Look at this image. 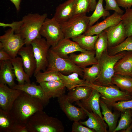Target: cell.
<instances>
[{
    "mask_svg": "<svg viewBox=\"0 0 132 132\" xmlns=\"http://www.w3.org/2000/svg\"><path fill=\"white\" fill-rule=\"evenodd\" d=\"M97 3L96 0H90V11H94Z\"/></svg>",
    "mask_w": 132,
    "mask_h": 132,
    "instance_id": "7dc6e473",
    "label": "cell"
},
{
    "mask_svg": "<svg viewBox=\"0 0 132 132\" xmlns=\"http://www.w3.org/2000/svg\"><path fill=\"white\" fill-rule=\"evenodd\" d=\"M124 26L127 37L132 35V8L125 9V13L121 17Z\"/></svg>",
    "mask_w": 132,
    "mask_h": 132,
    "instance_id": "74e56055",
    "label": "cell"
},
{
    "mask_svg": "<svg viewBox=\"0 0 132 132\" xmlns=\"http://www.w3.org/2000/svg\"><path fill=\"white\" fill-rule=\"evenodd\" d=\"M0 132H28L25 125L18 123L9 113L0 109Z\"/></svg>",
    "mask_w": 132,
    "mask_h": 132,
    "instance_id": "5bb4252c",
    "label": "cell"
},
{
    "mask_svg": "<svg viewBox=\"0 0 132 132\" xmlns=\"http://www.w3.org/2000/svg\"><path fill=\"white\" fill-rule=\"evenodd\" d=\"M11 61L18 84L23 85L25 82L31 83L30 77L24 71L21 58L16 57Z\"/></svg>",
    "mask_w": 132,
    "mask_h": 132,
    "instance_id": "4316f807",
    "label": "cell"
},
{
    "mask_svg": "<svg viewBox=\"0 0 132 132\" xmlns=\"http://www.w3.org/2000/svg\"><path fill=\"white\" fill-rule=\"evenodd\" d=\"M40 34L51 47L55 46L65 38L60 23L53 17L46 18L41 27Z\"/></svg>",
    "mask_w": 132,
    "mask_h": 132,
    "instance_id": "30bf717a",
    "label": "cell"
},
{
    "mask_svg": "<svg viewBox=\"0 0 132 132\" xmlns=\"http://www.w3.org/2000/svg\"><path fill=\"white\" fill-rule=\"evenodd\" d=\"M122 15L115 12L102 22L88 27L83 34L88 36L99 34L108 28L119 23L121 21Z\"/></svg>",
    "mask_w": 132,
    "mask_h": 132,
    "instance_id": "2e32d148",
    "label": "cell"
},
{
    "mask_svg": "<svg viewBox=\"0 0 132 132\" xmlns=\"http://www.w3.org/2000/svg\"><path fill=\"white\" fill-rule=\"evenodd\" d=\"M47 15L46 13L42 14L29 13L22 17V24L16 33L21 35L25 45L30 44L33 41L41 36L40 30Z\"/></svg>",
    "mask_w": 132,
    "mask_h": 132,
    "instance_id": "3957f363",
    "label": "cell"
},
{
    "mask_svg": "<svg viewBox=\"0 0 132 132\" xmlns=\"http://www.w3.org/2000/svg\"><path fill=\"white\" fill-rule=\"evenodd\" d=\"M114 69V74L132 77V51H127L116 63Z\"/></svg>",
    "mask_w": 132,
    "mask_h": 132,
    "instance_id": "d4e9b609",
    "label": "cell"
},
{
    "mask_svg": "<svg viewBox=\"0 0 132 132\" xmlns=\"http://www.w3.org/2000/svg\"><path fill=\"white\" fill-rule=\"evenodd\" d=\"M131 115L132 121V109H131Z\"/></svg>",
    "mask_w": 132,
    "mask_h": 132,
    "instance_id": "681fc988",
    "label": "cell"
},
{
    "mask_svg": "<svg viewBox=\"0 0 132 132\" xmlns=\"http://www.w3.org/2000/svg\"><path fill=\"white\" fill-rule=\"evenodd\" d=\"M106 4L105 9L107 10H113L119 14L122 15L124 11L118 6L116 0H104Z\"/></svg>",
    "mask_w": 132,
    "mask_h": 132,
    "instance_id": "60d3db41",
    "label": "cell"
},
{
    "mask_svg": "<svg viewBox=\"0 0 132 132\" xmlns=\"http://www.w3.org/2000/svg\"><path fill=\"white\" fill-rule=\"evenodd\" d=\"M44 106L38 99L22 92L14 102L9 112L17 122L25 125L29 118Z\"/></svg>",
    "mask_w": 132,
    "mask_h": 132,
    "instance_id": "6da1fadb",
    "label": "cell"
},
{
    "mask_svg": "<svg viewBox=\"0 0 132 132\" xmlns=\"http://www.w3.org/2000/svg\"><path fill=\"white\" fill-rule=\"evenodd\" d=\"M50 70L57 71L66 75L74 72L83 77V74L82 69L77 66L69 58L60 56L50 48L46 70Z\"/></svg>",
    "mask_w": 132,
    "mask_h": 132,
    "instance_id": "52a82bcc",
    "label": "cell"
},
{
    "mask_svg": "<svg viewBox=\"0 0 132 132\" xmlns=\"http://www.w3.org/2000/svg\"><path fill=\"white\" fill-rule=\"evenodd\" d=\"M39 85L50 99L58 98L65 94L66 87L61 80L43 82Z\"/></svg>",
    "mask_w": 132,
    "mask_h": 132,
    "instance_id": "603a6c76",
    "label": "cell"
},
{
    "mask_svg": "<svg viewBox=\"0 0 132 132\" xmlns=\"http://www.w3.org/2000/svg\"><path fill=\"white\" fill-rule=\"evenodd\" d=\"M0 83L8 85L12 88L16 84L15 77L11 61L0 60Z\"/></svg>",
    "mask_w": 132,
    "mask_h": 132,
    "instance_id": "cb8c5ba5",
    "label": "cell"
},
{
    "mask_svg": "<svg viewBox=\"0 0 132 132\" xmlns=\"http://www.w3.org/2000/svg\"><path fill=\"white\" fill-rule=\"evenodd\" d=\"M89 16L86 13H80L75 14L66 21L60 23L64 38H72L83 34L89 27Z\"/></svg>",
    "mask_w": 132,
    "mask_h": 132,
    "instance_id": "5b68a950",
    "label": "cell"
},
{
    "mask_svg": "<svg viewBox=\"0 0 132 132\" xmlns=\"http://www.w3.org/2000/svg\"><path fill=\"white\" fill-rule=\"evenodd\" d=\"M59 74L65 86L70 90L85 82L84 79H80L79 77V75L76 73H73L66 75L59 72Z\"/></svg>",
    "mask_w": 132,
    "mask_h": 132,
    "instance_id": "4dcf8cb0",
    "label": "cell"
},
{
    "mask_svg": "<svg viewBox=\"0 0 132 132\" xmlns=\"http://www.w3.org/2000/svg\"><path fill=\"white\" fill-rule=\"evenodd\" d=\"M18 54L21 56L25 72L30 78L34 75L36 66L32 45L30 44L23 46L18 51Z\"/></svg>",
    "mask_w": 132,
    "mask_h": 132,
    "instance_id": "9a60e30c",
    "label": "cell"
},
{
    "mask_svg": "<svg viewBox=\"0 0 132 132\" xmlns=\"http://www.w3.org/2000/svg\"><path fill=\"white\" fill-rule=\"evenodd\" d=\"M119 6L125 8V9L131 8L132 6V0H116Z\"/></svg>",
    "mask_w": 132,
    "mask_h": 132,
    "instance_id": "ee69618b",
    "label": "cell"
},
{
    "mask_svg": "<svg viewBox=\"0 0 132 132\" xmlns=\"http://www.w3.org/2000/svg\"><path fill=\"white\" fill-rule=\"evenodd\" d=\"M109 54L113 55L124 51H132V35L127 37L122 42L118 45L111 47H108Z\"/></svg>",
    "mask_w": 132,
    "mask_h": 132,
    "instance_id": "d590c367",
    "label": "cell"
},
{
    "mask_svg": "<svg viewBox=\"0 0 132 132\" xmlns=\"http://www.w3.org/2000/svg\"><path fill=\"white\" fill-rule=\"evenodd\" d=\"M12 88L21 90L32 97L38 99L42 102L44 106L49 102L50 99L47 97L39 85H38L26 83L22 85L16 84Z\"/></svg>",
    "mask_w": 132,
    "mask_h": 132,
    "instance_id": "ac0fdd59",
    "label": "cell"
},
{
    "mask_svg": "<svg viewBox=\"0 0 132 132\" xmlns=\"http://www.w3.org/2000/svg\"><path fill=\"white\" fill-rule=\"evenodd\" d=\"M82 69L83 79L85 83H93L100 74V67L99 63L93 64L90 67H85Z\"/></svg>",
    "mask_w": 132,
    "mask_h": 132,
    "instance_id": "d6a6232c",
    "label": "cell"
},
{
    "mask_svg": "<svg viewBox=\"0 0 132 132\" xmlns=\"http://www.w3.org/2000/svg\"><path fill=\"white\" fill-rule=\"evenodd\" d=\"M74 90H70L66 95L69 101L72 103L85 99L90 95L92 89L88 86H77Z\"/></svg>",
    "mask_w": 132,
    "mask_h": 132,
    "instance_id": "83f0119b",
    "label": "cell"
},
{
    "mask_svg": "<svg viewBox=\"0 0 132 132\" xmlns=\"http://www.w3.org/2000/svg\"><path fill=\"white\" fill-rule=\"evenodd\" d=\"M126 51L113 55H109L107 49L103 53L98 61L100 73L98 78L93 83L100 86H109L114 85L112 78L115 74L114 66L116 62L125 55Z\"/></svg>",
    "mask_w": 132,
    "mask_h": 132,
    "instance_id": "277c9868",
    "label": "cell"
},
{
    "mask_svg": "<svg viewBox=\"0 0 132 132\" xmlns=\"http://www.w3.org/2000/svg\"><path fill=\"white\" fill-rule=\"evenodd\" d=\"M100 103L102 110V114L104 116L103 119L108 126V131L113 132L117 125L118 120L120 114V112L117 111L112 113L107 105L101 99Z\"/></svg>",
    "mask_w": 132,
    "mask_h": 132,
    "instance_id": "484cf974",
    "label": "cell"
},
{
    "mask_svg": "<svg viewBox=\"0 0 132 132\" xmlns=\"http://www.w3.org/2000/svg\"><path fill=\"white\" fill-rule=\"evenodd\" d=\"M95 57L99 61L103 52L107 49L108 41L106 32L104 31L99 34L95 43Z\"/></svg>",
    "mask_w": 132,
    "mask_h": 132,
    "instance_id": "1f68e13d",
    "label": "cell"
},
{
    "mask_svg": "<svg viewBox=\"0 0 132 132\" xmlns=\"http://www.w3.org/2000/svg\"><path fill=\"white\" fill-rule=\"evenodd\" d=\"M103 0H98L93 13L89 16V27L93 25L101 17L105 18L110 15L108 11L103 7Z\"/></svg>",
    "mask_w": 132,
    "mask_h": 132,
    "instance_id": "e575fe53",
    "label": "cell"
},
{
    "mask_svg": "<svg viewBox=\"0 0 132 132\" xmlns=\"http://www.w3.org/2000/svg\"><path fill=\"white\" fill-rule=\"evenodd\" d=\"M95 51L86 50L79 54H70L69 58L75 65L82 69L89 65L99 63L95 57Z\"/></svg>",
    "mask_w": 132,
    "mask_h": 132,
    "instance_id": "ffe728a7",
    "label": "cell"
},
{
    "mask_svg": "<svg viewBox=\"0 0 132 132\" xmlns=\"http://www.w3.org/2000/svg\"><path fill=\"white\" fill-rule=\"evenodd\" d=\"M13 4L17 11H19L21 0H10Z\"/></svg>",
    "mask_w": 132,
    "mask_h": 132,
    "instance_id": "bcb514c9",
    "label": "cell"
},
{
    "mask_svg": "<svg viewBox=\"0 0 132 132\" xmlns=\"http://www.w3.org/2000/svg\"><path fill=\"white\" fill-rule=\"evenodd\" d=\"M104 31L107 35L108 47L118 45L127 37L124 26L121 21L117 25L110 27Z\"/></svg>",
    "mask_w": 132,
    "mask_h": 132,
    "instance_id": "e0dca14e",
    "label": "cell"
},
{
    "mask_svg": "<svg viewBox=\"0 0 132 132\" xmlns=\"http://www.w3.org/2000/svg\"><path fill=\"white\" fill-rule=\"evenodd\" d=\"M75 0H67L56 9L53 18L59 23L65 22L74 15Z\"/></svg>",
    "mask_w": 132,
    "mask_h": 132,
    "instance_id": "44dd1931",
    "label": "cell"
},
{
    "mask_svg": "<svg viewBox=\"0 0 132 132\" xmlns=\"http://www.w3.org/2000/svg\"><path fill=\"white\" fill-rule=\"evenodd\" d=\"M120 118L118 123L113 132L123 131L126 129L132 123L131 109H128L121 112Z\"/></svg>",
    "mask_w": 132,
    "mask_h": 132,
    "instance_id": "8d00e7d4",
    "label": "cell"
},
{
    "mask_svg": "<svg viewBox=\"0 0 132 132\" xmlns=\"http://www.w3.org/2000/svg\"><path fill=\"white\" fill-rule=\"evenodd\" d=\"M50 48L60 56L69 58V54L76 52H84L86 50L81 48L76 42L64 38L55 46Z\"/></svg>",
    "mask_w": 132,
    "mask_h": 132,
    "instance_id": "4fadbf2b",
    "label": "cell"
},
{
    "mask_svg": "<svg viewBox=\"0 0 132 132\" xmlns=\"http://www.w3.org/2000/svg\"><path fill=\"white\" fill-rule=\"evenodd\" d=\"M12 58L10 55L2 49H0V60H11Z\"/></svg>",
    "mask_w": 132,
    "mask_h": 132,
    "instance_id": "f6af8a7d",
    "label": "cell"
},
{
    "mask_svg": "<svg viewBox=\"0 0 132 132\" xmlns=\"http://www.w3.org/2000/svg\"><path fill=\"white\" fill-rule=\"evenodd\" d=\"M99 34L94 36H88L83 34L72 38L81 48L86 50L94 51L95 43Z\"/></svg>",
    "mask_w": 132,
    "mask_h": 132,
    "instance_id": "f1b7e54d",
    "label": "cell"
},
{
    "mask_svg": "<svg viewBox=\"0 0 132 132\" xmlns=\"http://www.w3.org/2000/svg\"><path fill=\"white\" fill-rule=\"evenodd\" d=\"M25 125L28 132H63L65 130L61 121L49 116L43 110L30 117Z\"/></svg>",
    "mask_w": 132,
    "mask_h": 132,
    "instance_id": "7a4b0ae2",
    "label": "cell"
},
{
    "mask_svg": "<svg viewBox=\"0 0 132 132\" xmlns=\"http://www.w3.org/2000/svg\"><path fill=\"white\" fill-rule=\"evenodd\" d=\"M36 82L41 83L51 81L61 80L59 72L54 70H46L43 72H40L34 76Z\"/></svg>",
    "mask_w": 132,
    "mask_h": 132,
    "instance_id": "836d02e7",
    "label": "cell"
},
{
    "mask_svg": "<svg viewBox=\"0 0 132 132\" xmlns=\"http://www.w3.org/2000/svg\"><path fill=\"white\" fill-rule=\"evenodd\" d=\"M79 86H88L97 91L101 95V99L108 107L118 101L130 99L132 95L121 90L116 86H100L93 83H85Z\"/></svg>",
    "mask_w": 132,
    "mask_h": 132,
    "instance_id": "8992f818",
    "label": "cell"
},
{
    "mask_svg": "<svg viewBox=\"0 0 132 132\" xmlns=\"http://www.w3.org/2000/svg\"><path fill=\"white\" fill-rule=\"evenodd\" d=\"M79 107L83 109L88 117L87 120L80 121L81 124L96 132H107V125L103 119L92 111H89L82 107Z\"/></svg>",
    "mask_w": 132,
    "mask_h": 132,
    "instance_id": "7402d4cb",
    "label": "cell"
},
{
    "mask_svg": "<svg viewBox=\"0 0 132 132\" xmlns=\"http://www.w3.org/2000/svg\"><path fill=\"white\" fill-rule=\"evenodd\" d=\"M57 100L60 109L70 121H79L86 118L87 115L83 109L72 105L68 100L66 95L58 98Z\"/></svg>",
    "mask_w": 132,
    "mask_h": 132,
    "instance_id": "8fae6325",
    "label": "cell"
},
{
    "mask_svg": "<svg viewBox=\"0 0 132 132\" xmlns=\"http://www.w3.org/2000/svg\"><path fill=\"white\" fill-rule=\"evenodd\" d=\"M24 45V40L21 35L15 33L11 28L0 36V49L4 50L12 59L16 57L18 51Z\"/></svg>",
    "mask_w": 132,
    "mask_h": 132,
    "instance_id": "9c48e42d",
    "label": "cell"
},
{
    "mask_svg": "<svg viewBox=\"0 0 132 132\" xmlns=\"http://www.w3.org/2000/svg\"><path fill=\"white\" fill-rule=\"evenodd\" d=\"M112 81L121 90L127 92L132 95V77L114 74Z\"/></svg>",
    "mask_w": 132,
    "mask_h": 132,
    "instance_id": "f546056e",
    "label": "cell"
},
{
    "mask_svg": "<svg viewBox=\"0 0 132 132\" xmlns=\"http://www.w3.org/2000/svg\"><path fill=\"white\" fill-rule=\"evenodd\" d=\"M36 62V68L34 76L41 71H46L48 65V56L50 48L45 39L39 37L31 43Z\"/></svg>",
    "mask_w": 132,
    "mask_h": 132,
    "instance_id": "ba28073f",
    "label": "cell"
},
{
    "mask_svg": "<svg viewBox=\"0 0 132 132\" xmlns=\"http://www.w3.org/2000/svg\"><path fill=\"white\" fill-rule=\"evenodd\" d=\"M22 23V20L18 21L13 22L10 23H6L0 22V26L4 27H9L14 30V33H16Z\"/></svg>",
    "mask_w": 132,
    "mask_h": 132,
    "instance_id": "7bdbcfd3",
    "label": "cell"
},
{
    "mask_svg": "<svg viewBox=\"0 0 132 132\" xmlns=\"http://www.w3.org/2000/svg\"><path fill=\"white\" fill-rule=\"evenodd\" d=\"M101 95L96 90L92 88L89 96L87 99L76 102L75 104L99 115L103 119L100 109Z\"/></svg>",
    "mask_w": 132,
    "mask_h": 132,
    "instance_id": "d6986e66",
    "label": "cell"
},
{
    "mask_svg": "<svg viewBox=\"0 0 132 132\" xmlns=\"http://www.w3.org/2000/svg\"><path fill=\"white\" fill-rule=\"evenodd\" d=\"M22 92L0 83V109L9 113L14 102Z\"/></svg>",
    "mask_w": 132,
    "mask_h": 132,
    "instance_id": "7c38bea8",
    "label": "cell"
},
{
    "mask_svg": "<svg viewBox=\"0 0 132 132\" xmlns=\"http://www.w3.org/2000/svg\"><path fill=\"white\" fill-rule=\"evenodd\" d=\"M132 130V124L125 130L121 131L123 132H130Z\"/></svg>",
    "mask_w": 132,
    "mask_h": 132,
    "instance_id": "c3c4849f",
    "label": "cell"
},
{
    "mask_svg": "<svg viewBox=\"0 0 132 132\" xmlns=\"http://www.w3.org/2000/svg\"><path fill=\"white\" fill-rule=\"evenodd\" d=\"M111 107L120 112H123L127 109H132V98L130 100L114 103L111 105Z\"/></svg>",
    "mask_w": 132,
    "mask_h": 132,
    "instance_id": "ab89813d",
    "label": "cell"
},
{
    "mask_svg": "<svg viewBox=\"0 0 132 132\" xmlns=\"http://www.w3.org/2000/svg\"><path fill=\"white\" fill-rule=\"evenodd\" d=\"M71 132H95V131L88 127L84 126L79 121H75L71 127Z\"/></svg>",
    "mask_w": 132,
    "mask_h": 132,
    "instance_id": "b9f144b4",
    "label": "cell"
},
{
    "mask_svg": "<svg viewBox=\"0 0 132 132\" xmlns=\"http://www.w3.org/2000/svg\"><path fill=\"white\" fill-rule=\"evenodd\" d=\"M75 3L74 15L86 14L90 11V0H75Z\"/></svg>",
    "mask_w": 132,
    "mask_h": 132,
    "instance_id": "f35d334b",
    "label": "cell"
}]
</instances>
